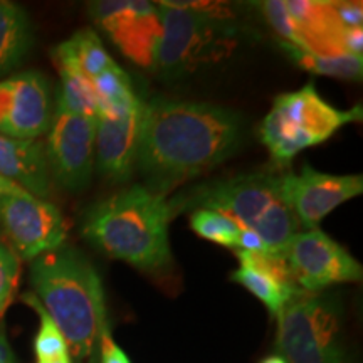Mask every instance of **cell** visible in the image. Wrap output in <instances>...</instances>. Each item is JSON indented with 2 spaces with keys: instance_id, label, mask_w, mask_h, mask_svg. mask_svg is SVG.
Wrapping results in <instances>:
<instances>
[{
  "instance_id": "24",
  "label": "cell",
  "mask_w": 363,
  "mask_h": 363,
  "mask_svg": "<svg viewBox=\"0 0 363 363\" xmlns=\"http://www.w3.org/2000/svg\"><path fill=\"white\" fill-rule=\"evenodd\" d=\"M259 9L267 24L283 39V43L298 45L303 49L306 48L301 29H299L291 12L288 11L286 0H267V2L259 4Z\"/></svg>"
},
{
  "instance_id": "29",
  "label": "cell",
  "mask_w": 363,
  "mask_h": 363,
  "mask_svg": "<svg viewBox=\"0 0 363 363\" xmlns=\"http://www.w3.org/2000/svg\"><path fill=\"white\" fill-rule=\"evenodd\" d=\"M0 363H17L16 353H13L7 335L0 330Z\"/></svg>"
},
{
  "instance_id": "32",
  "label": "cell",
  "mask_w": 363,
  "mask_h": 363,
  "mask_svg": "<svg viewBox=\"0 0 363 363\" xmlns=\"http://www.w3.org/2000/svg\"><path fill=\"white\" fill-rule=\"evenodd\" d=\"M259 363H288V362H286L281 355H278V353H274V355H269V357L262 358Z\"/></svg>"
},
{
  "instance_id": "17",
  "label": "cell",
  "mask_w": 363,
  "mask_h": 363,
  "mask_svg": "<svg viewBox=\"0 0 363 363\" xmlns=\"http://www.w3.org/2000/svg\"><path fill=\"white\" fill-rule=\"evenodd\" d=\"M52 59L59 71H78L93 81L116 62L91 29L78 30L52 49Z\"/></svg>"
},
{
  "instance_id": "2",
  "label": "cell",
  "mask_w": 363,
  "mask_h": 363,
  "mask_svg": "<svg viewBox=\"0 0 363 363\" xmlns=\"http://www.w3.org/2000/svg\"><path fill=\"white\" fill-rule=\"evenodd\" d=\"M30 284L65 337L71 360L96 363L99 340L110 330L96 267L79 249L65 244L30 262Z\"/></svg>"
},
{
  "instance_id": "28",
  "label": "cell",
  "mask_w": 363,
  "mask_h": 363,
  "mask_svg": "<svg viewBox=\"0 0 363 363\" xmlns=\"http://www.w3.org/2000/svg\"><path fill=\"white\" fill-rule=\"evenodd\" d=\"M238 249H240V251H247V252H269V249H267L264 240L249 229H240Z\"/></svg>"
},
{
  "instance_id": "4",
  "label": "cell",
  "mask_w": 363,
  "mask_h": 363,
  "mask_svg": "<svg viewBox=\"0 0 363 363\" xmlns=\"http://www.w3.org/2000/svg\"><path fill=\"white\" fill-rule=\"evenodd\" d=\"M217 211L242 229L264 240L269 254L284 257L286 247L299 233V224L281 199L276 172H254L211 182L187 194L185 203L175 207Z\"/></svg>"
},
{
  "instance_id": "5",
  "label": "cell",
  "mask_w": 363,
  "mask_h": 363,
  "mask_svg": "<svg viewBox=\"0 0 363 363\" xmlns=\"http://www.w3.org/2000/svg\"><path fill=\"white\" fill-rule=\"evenodd\" d=\"M162 38L155 71L165 78L189 74L219 61L235 44L238 27L220 4L160 2Z\"/></svg>"
},
{
  "instance_id": "11",
  "label": "cell",
  "mask_w": 363,
  "mask_h": 363,
  "mask_svg": "<svg viewBox=\"0 0 363 363\" xmlns=\"http://www.w3.org/2000/svg\"><path fill=\"white\" fill-rule=\"evenodd\" d=\"M96 118L54 111L48 130L45 158L51 177L61 187L78 192L89 185L94 170Z\"/></svg>"
},
{
  "instance_id": "30",
  "label": "cell",
  "mask_w": 363,
  "mask_h": 363,
  "mask_svg": "<svg viewBox=\"0 0 363 363\" xmlns=\"http://www.w3.org/2000/svg\"><path fill=\"white\" fill-rule=\"evenodd\" d=\"M26 194H27L26 190H22L19 185L12 184L11 180L0 177V197H2V195H26Z\"/></svg>"
},
{
  "instance_id": "9",
  "label": "cell",
  "mask_w": 363,
  "mask_h": 363,
  "mask_svg": "<svg viewBox=\"0 0 363 363\" xmlns=\"http://www.w3.org/2000/svg\"><path fill=\"white\" fill-rule=\"evenodd\" d=\"M0 229L19 259L34 261L44 252L65 246L66 220L54 203L34 195L0 197Z\"/></svg>"
},
{
  "instance_id": "1",
  "label": "cell",
  "mask_w": 363,
  "mask_h": 363,
  "mask_svg": "<svg viewBox=\"0 0 363 363\" xmlns=\"http://www.w3.org/2000/svg\"><path fill=\"white\" fill-rule=\"evenodd\" d=\"M242 135V120L233 110L155 98L145 103L135 169L147 177L150 190L165 195L233 157Z\"/></svg>"
},
{
  "instance_id": "25",
  "label": "cell",
  "mask_w": 363,
  "mask_h": 363,
  "mask_svg": "<svg viewBox=\"0 0 363 363\" xmlns=\"http://www.w3.org/2000/svg\"><path fill=\"white\" fill-rule=\"evenodd\" d=\"M21 276V259L9 247V244L0 240V318L6 315L9 306L16 298Z\"/></svg>"
},
{
  "instance_id": "21",
  "label": "cell",
  "mask_w": 363,
  "mask_h": 363,
  "mask_svg": "<svg viewBox=\"0 0 363 363\" xmlns=\"http://www.w3.org/2000/svg\"><path fill=\"white\" fill-rule=\"evenodd\" d=\"M190 227L202 239L230 249H238L240 229H242L230 217L217 211H208V208H197L190 216Z\"/></svg>"
},
{
  "instance_id": "26",
  "label": "cell",
  "mask_w": 363,
  "mask_h": 363,
  "mask_svg": "<svg viewBox=\"0 0 363 363\" xmlns=\"http://www.w3.org/2000/svg\"><path fill=\"white\" fill-rule=\"evenodd\" d=\"M331 11L343 29H362L363 7L362 2H330Z\"/></svg>"
},
{
  "instance_id": "7",
  "label": "cell",
  "mask_w": 363,
  "mask_h": 363,
  "mask_svg": "<svg viewBox=\"0 0 363 363\" xmlns=\"http://www.w3.org/2000/svg\"><path fill=\"white\" fill-rule=\"evenodd\" d=\"M276 320V350L288 363H347L342 306L333 294H299Z\"/></svg>"
},
{
  "instance_id": "12",
  "label": "cell",
  "mask_w": 363,
  "mask_h": 363,
  "mask_svg": "<svg viewBox=\"0 0 363 363\" xmlns=\"http://www.w3.org/2000/svg\"><path fill=\"white\" fill-rule=\"evenodd\" d=\"M278 189L299 227L311 230L338 206L362 195L363 177L323 174L305 165L298 175L278 174Z\"/></svg>"
},
{
  "instance_id": "23",
  "label": "cell",
  "mask_w": 363,
  "mask_h": 363,
  "mask_svg": "<svg viewBox=\"0 0 363 363\" xmlns=\"http://www.w3.org/2000/svg\"><path fill=\"white\" fill-rule=\"evenodd\" d=\"M93 86L101 106H121L138 98L131 88L128 74L118 65L108 67L96 76L93 79Z\"/></svg>"
},
{
  "instance_id": "13",
  "label": "cell",
  "mask_w": 363,
  "mask_h": 363,
  "mask_svg": "<svg viewBox=\"0 0 363 363\" xmlns=\"http://www.w3.org/2000/svg\"><path fill=\"white\" fill-rule=\"evenodd\" d=\"M52 94L48 78L27 71L0 81V135L38 140L52 121Z\"/></svg>"
},
{
  "instance_id": "19",
  "label": "cell",
  "mask_w": 363,
  "mask_h": 363,
  "mask_svg": "<svg viewBox=\"0 0 363 363\" xmlns=\"http://www.w3.org/2000/svg\"><path fill=\"white\" fill-rule=\"evenodd\" d=\"M281 48L294 65L313 74L330 76L345 81H360L363 72V57L350 54H316L298 45L281 43Z\"/></svg>"
},
{
  "instance_id": "15",
  "label": "cell",
  "mask_w": 363,
  "mask_h": 363,
  "mask_svg": "<svg viewBox=\"0 0 363 363\" xmlns=\"http://www.w3.org/2000/svg\"><path fill=\"white\" fill-rule=\"evenodd\" d=\"M239 267L230 279L244 286L267 308L272 318H278L294 298L303 294L294 283L291 271L284 257L269 252H247L235 249Z\"/></svg>"
},
{
  "instance_id": "18",
  "label": "cell",
  "mask_w": 363,
  "mask_h": 363,
  "mask_svg": "<svg viewBox=\"0 0 363 363\" xmlns=\"http://www.w3.org/2000/svg\"><path fill=\"white\" fill-rule=\"evenodd\" d=\"M33 44V26L24 9L0 0V76L22 65Z\"/></svg>"
},
{
  "instance_id": "27",
  "label": "cell",
  "mask_w": 363,
  "mask_h": 363,
  "mask_svg": "<svg viewBox=\"0 0 363 363\" xmlns=\"http://www.w3.org/2000/svg\"><path fill=\"white\" fill-rule=\"evenodd\" d=\"M99 363H131L130 357L118 347L115 340L111 337V330H106L99 340L98 350Z\"/></svg>"
},
{
  "instance_id": "16",
  "label": "cell",
  "mask_w": 363,
  "mask_h": 363,
  "mask_svg": "<svg viewBox=\"0 0 363 363\" xmlns=\"http://www.w3.org/2000/svg\"><path fill=\"white\" fill-rule=\"evenodd\" d=\"M0 177L19 185L27 194L48 201L52 187L44 145L38 140L0 135Z\"/></svg>"
},
{
  "instance_id": "22",
  "label": "cell",
  "mask_w": 363,
  "mask_h": 363,
  "mask_svg": "<svg viewBox=\"0 0 363 363\" xmlns=\"http://www.w3.org/2000/svg\"><path fill=\"white\" fill-rule=\"evenodd\" d=\"M22 299L39 315V330L34 338V353L38 360H49V358L69 355L65 337L59 331L57 325L52 321V318L45 313L35 294L33 291L26 293L22 294Z\"/></svg>"
},
{
  "instance_id": "31",
  "label": "cell",
  "mask_w": 363,
  "mask_h": 363,
  "mask_svg": "<svg viewBox=\"0 0 363 363\" xmlns=\"http://www.w3.org/2000/svg\"><path fill=\"white\" fill-rule=\"evenodd\" d=\"M38 363H72L69 355H62L56 358H49V360H38Z\"/></svg>"
},
{
  "instance_id": "3",
  "label": "cell",
  "mask_w": 363,
  "mask_h": 363,
  "mask_svg": "<svg viewBox=\"0 0 363 363\" xmlns=\"http://www.w3.org/2000/svg\"><path fill=\"white\" fill-rule=\"evenodd\" d=\"M170 202L143 185L113 194L91 206L81 233L91 246L140 271L155 272L172 261Z\"/></svg>"
},
{
  "instance_id": "8",
  "label": "cell",
  "mask_w": 363,
  "mask_h": 363,
  "mask_svg": "<svg viewBox=\"0 0 363 363\" xmlns=\"http://www.w3.org/2000/svg\"><path fill=\"white\" fill-rule=\"evenodd\" d=\"M294 283L303 293L316 294L333 284L357 283L363 267L323 230H299L284 252Z\"/></svg>"
},
{
  "instance_id": "14",
  "label": "cell",
  "mask_w": 363,
  "mask_h": 363,
  "mask_svg": "<svg viewBox=\"0 0 363 363\" xmlns=\"http://www.w3.org/2000/svg\"><path fill=\"white\" fill-rule=\"evenodd\" d=\"M145 101L140 98L121 106H101L96 123L94 163L110 182L130 180L136 167Z\"/></svg>"
},
{
  "instance_id": "6",
  "label": "cell",
  "mask_w": 363,
  "mask_h": 363,
  "mask_svg": "<svg viewBox=\"0 0 363 363\" xmlns=\"http://www.w3.org/2000/svg\"><path fill=\"white\" fill-rule=\"evenodd\" d=\"M362 104L338 110L308 83L274 99L259 126V138L272 162L284 167L303 150L325 143L345 125L362 121Z\"/></svg>"
},
{
  "instance_id": "20",
  "label": "cell",
  "mask_w": 363,
  "mask_h": 363,
  "mask_svg": "<svg viewBox=\"0 0 363 363\" xmlns=\"http://www.w3.org/2000/svg\"><path fill=\"white\" fill-rule=\"evenodd\" d=\"M59 74L61 86L57 91L56 110L98 120L101 103L94 91L93 81L78 71H59Z\"/></svg>"
},
{
  "instance_id": "10",
  "label": "cell",
  "mask_w": 363,
  "mask_h": 363,
  "mask_svg": "<svg viewBox=\"0 0 363 363\" xmlns=\"http://www.w3.org/2000/svg\"><path fill=\"white\" fill-rule=\"evenodd\" d=\"M89 13L123 56L136 66L155 71L162 38L158 4L142 0H106L91 4Z\"/></svg>"
}]
</instances>
